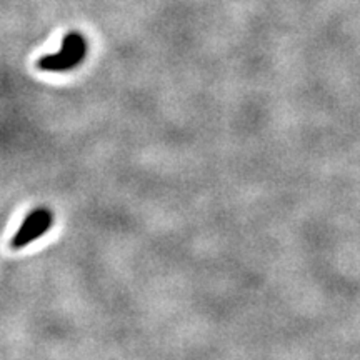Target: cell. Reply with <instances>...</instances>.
I'll use <instances>...</instances> for the list:
<instances>
[{
    "instance_id": "cell-1",
    "label": "cell",
    "mask_w": 360,
    "mask_h": 360,
    "mask_svg": "<svg viewBox=\"0 0 360 360\" xmlns=\"http://www.w3.org/2000/svg\"><path fill=\"white\" fill-rule=\"evenodd\" d=\"M87 56V42L79 32H70L64 37L60 51L45 56L37 62L40 70L47 72H67L82 64Z\"/></svg>"
},
{
    "instance_id": "cell-2",
    "label": "cell",
    "mask_w": 360,
    "mask_h": 360,
    "mask_svg": "<svg viewBox=\"0 0 360 360\" xmlns=\"http://www.w3.org/2000/svg\"><path fill=\"white\" fill-rule=\"evenodd\" d=\"M53 222V215L45 207H39L34 209L22 222L19 232L12 237L11 247L12 249H22V247L29 245L35 238L42 237L44 233L49 232L51 225Z\"/></svg>"
}]
</instances>
